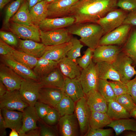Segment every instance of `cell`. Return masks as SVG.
Listing matches in <instances>:
<instances>
[{
	"label": "cell",
	"instance_id": "10",
	"mask_svg": "<svg viewBox=\"0 0 136 136\" xmlns=\"http://www.w3.org/2000/svg\"><path fill=\"white\" fill-rule=\"evenodd\" d=\"M8 28L18 38L23 40H30L38 42H40L41 40L39 26L12 22Z\"/></svg>",
	"mask_w": 136,
	"mask_h": 136
},
{
	"label": "cell",
	"instance_id": "31",
	"mask_svg": "<svg viewBox=\"0 0 136 136\" xmlns=\"http://www.w3.org/2000/svg\"><path fill=\"white\" fill-rule=\"evenodd\" d=\"M108 103V110L106 113L112 120L131 117L130 113L116 100H111Z\"/></svg>",
	"mask_w": 136,
	"mask_h": 136
},
{
	"label": "cell",
	"instance_id": "40",
	"mask_svg": "<svg viewBox=\"0 0 136 136\" xmlns=\"http://www.w3.org/2000/svg\"><path fill=\"white\" fill-rule=\"evenodd\" d=\"M116 100L130 113L136 108V104L132 97L128 93L117 96Z\"/></svg>",
	"mask_w": 136,
	"mask_h": 136
},
{
	"label": "cell",
	"instance_id": "53",
	"mask_svg": "<svg viewBox=\"0 0 136 136\" xmlns=\"http://www.w3.org/2000/svg\"><path fill=\"white\" fill-rule=\"evenodd\" d=\"M40 127L31 129L25 133L24 136H40Z\"/></svg>",
	"mask_w": 136,
	"mask_h": 136
},
{
	"label": "cell",
	"instance_id": "51",
	"mask_svg": "<svg viewBox=\"0 0 136 136\" xmlns=\"http://www.w3.org/2000/svg\"><path fill=\"white\" fill-rule=\"evenodd\" d=\"M123 24L136 26V9L128 13L122 24Z\"/></svg>",
	"mask_w": 136,
	"mask_h": 136
},
{
	"label": "cell",
	"instance_id": "5",
	"mask_svg": "<svg viewBox=\"0 0 136 136\" xmlns=\"http://www.w3.org/2000/svg\"><path fill=\"white\" fill-rule=\"evenodd\" d=\"M41 87L39 82L23 79L19 90L22 99L29 106H34L38 101Z\"/></svg>",
	"mask_w": 136,
	"mask_h": 136
},
{
	"label": "cell",
	"instance_id": "16",
	"mask_svg": "<svg viewBox=\"0 0 136 136\" xmlns=\"http://www.w3.org/2000/svg\"><path fill=\"white\" fill-rule=\"evenodd\" d=\"M64 95L61 89L51 87H42L40 90L38 101L56 108Z\"/></svg>",
	"mask_w": 136,
	"mask_h": 136
},
{
	"label": "cell",
	"instance_id": "20",
	"mask_svg": "<svg viewBox=\"0 0 136 136\" xmlns=\"http://www.w3.org/2000/svg\"><path fill=\"white\" fill-rule=\"evenodd\" d=\"M23 112L22 125L18 132L20 136H24L27 131L38 127L37 122L40 119L34 106H28L24 109Z\"/></svg>",
	"mask_w": 136,
	"mask_h": 136
},
{
	"label": "cell",
	"instance_id": "4",
	"mask_svg": "<svg viewBox=\"0 0 136 136\" xmlns=\"http://www.w3.org/2000/svg\"><path fill=\"white\" fill-rule=\"evenodd\" d=\"M132 60L123 52H121L112 63L120 77L121 81L126 83L135 75L136 70L132 64Z\"/></svg>",
	"mask_w": 136,
	"mask_h": 136
},
{
	"label": "cell",
	"instance_id": "48",
	"mask_svg": "<svg viewBox=\"0 0 136 136\" xmlns=\"http://www.w3.org/2000/svg\"><path fill=\"white\" fill-rule=\"evenodd\" d=\"M41 136H56L57 133L52 126H49L44 123L40 122Z\"/></svg>",
	"mask_w": 136,
	"mask_h": 136
},
{
	"label": "cell",
	"instance_id": "26",
	"mask_svg": "<svg viewBox=\"0 0 136 136\" xmlns=\"http://www.w3.org/2000/svg\"><path fill=\"white\" fill-rule=\"evenodd\" d=\"M58 67L65 77L70 78L78 79L82 69L75 62L66 56L59 61Z\"/></svg>",
	"mask_w": 136,
	"mask_h": 136
},
{
	"label": "cell",
	"instance_id": "23",
	"mask_svg": "<svg viewBox=\"0 0 136 136\" xmlns=\"http://www.w3.org/2000/svg\"><path fill=\"white\" fill-rule=\"evenodd\" d=\"M65 77L58 66L40 78L39 82L42 87H54L62 90L64 85Z\"/></svg>",
	"mask_w": 136,
	"mask_h": 136
},
{
	"label": "cell",
	"instance_id": "35",
	"mask_svg": "<svg viewBox=\"0 0 136 136\" xmlns=\"http://www.w3.org/2000/svg\"><path fill=\"white\" fill-rule=\"evenodd\" d=\"M122 51L136 64V29H133L131 32Z\"/></svg>",
	"mask_w": 136,
	"mask_h": 136
},
{
	"label": "cell",
	"instance_id": "32",
	"mask_svg": "<svg viewBox=\"0 0 136 136\" xmlns=\"http://www.w3.org/2000/svg\"><path fill=\"white\" fill-rule=\"evenodd\" d=\"M10 20L12 22L22 24L34 25L31 19L27 0H25L22 3Z\"/></svg>",
	"mask_w": 136,
	"mask_h": 136
},
{
	"label": "cell",
	"instance_id": "12",
	"mask_svg": "<svg viewBox=\"0 0 136 136\" xmlns=\"http://www.w3.org/2000/svg\"><path fill=\"white\" fill-rule=\"evenodd\" d=\"M121 50L116 45H98L93 50L92 61L95 63L103 61L112 63Z\"/></svg>",
	"mask_w": 136,
	"mask_h": 136
},
{
	"label": "cell",
	"instance_id": "11",
	"mask_svg": "<svg viewBox=\"0 0 136 136\" xmlns=\"http://www.w3.org/2000/svg\"><path fill=\"white\" fill-rule=\"evenodd\" d=\"M1 62L13 70L23 79L39 81L40 79L31 69L15 60L10 54L1 56Z\"/></svg>",
	"mask_w": 136,
	"mask_h": 136
},
{
	"label": "cell",
	"instance_id": "58",
	"mask_svg": "<svg viewBox=\"0 0 136 136\" xmlns=\"http://www.w3.org/2000/svg\"><path fill=\"white\" fill-rule=\"evenodd\" d=\"M131 117L136 119V108L130 113Z\"/></svg>",
	"mask_w": 136,
	"mask_h": 136
},
{
	"label": "cell",
	"instance_id": "38",
	"mask_svg": "<svg viewBox=\"0 0 136 136\" xmlns=\"http://www.w3.org/2000/svg\"><path fill=\"white\" fill-rule=\"evenodd\" d=\"M25 1L16 0L7 6L6 10L4 23V26L8 28L11 18L17 12Z\"/></svg>",
	"mask_w": 136,
	"mask_h": 136
},
{
	"label": "cell",
	"instance_id": "37",
	"mask_svg": "<svg viewBox=\"0 0 136 136\" xmlns=\"http://www.w3.org/2000/svg\"><path fill=\"white\" fill-rule=\"evenodd\" d=\"M97 90L108 102L116 100L117 96L107 80L99 79Z\"/></svg>",
	"mask_w": 136,
	"mask_h": 136
},
{
	"label": "cell",
	"instance_id": "21",
	"mask_svg": "<svg viewBox=\"0 0 136 136\" xmlns=\"http://www.w3.org/2000/svg\"><path fill=\"white\" fill-rule=\"evenodd\" d=\"M72 46L70 41L58 45L46 46L42 57L51 60L59 61L66 56L68 52Z\"/></svg>",
	"mask_w": 136,
	"mask_h": 136
},
{
	"label": "cell",
	"instance_id": "33",
	"mask_svg": "<svg viewBox=\"0 0 136 136\" xmlns=\"http://www.w3.org/2000/svg\"><path fill=\"white\" fill-rule=\"evenodd\" d=\"M106 113L91 111L89 121L90 127L101 128L110 124L112 121Z\"/></svg>",
	"mask_w": 136,
	"mask_h": 136
},
{
	"label": "cell",
	"instance_id": "6",
	"mask_svg": "<svg viewBox=\"0 0 136 136\" xmlns=\"http://www.w3.org/2000/svg\"><path fill=\"white\" fill-rule=\"evenodd\" d=\"M40 38L46 46L56 45L70 42L72 37L67 28L43 31L40 30Z\"/></svg>",
	"mask_w": 136,
	"mask_h": 136
},
{
	"label": "cell",
	"instance_id": "29",
	"mask_svg": "<svg viewBox=\"0 0 136 136\" xmlns=\"http://www.w3.org/2000/svg\"><path fill=\"white\" fill-rule=\"evenodd\" d=\"M59 61L51 60L41 57L38 58L33 71L40 79L58 67Z\"/></svg>",
	"mask_w": 136,
	"mask_h": 136
},
{
	"label": "cell",
	"instance_id": "27",
	"mask_svg": "<svg viewBox=\"0 0 136 136\" xmlns=\"http://www.w3.org/2000/svg\"><path fill=\"white\" fill-rule=\"evenodd\" d=\"M99 79L121 82L119 74L112 63L103 61L95 63Z\"/></svg>",
	"mask_w": 136,
	"mask_h": 136
},
{
	"label": "cell",
	"instance_id": "52",
	"mask_svg": "<svg viewBox=\"0 0 136 136\" xmlns=\"http://www.w3.org/2000/svg\"><path fill=\"white\" fill-rule=\"evenodd\" d=\"M7 128L4 120L2 116L1 110L0 109V136H6Z\"/></svg>",
	"mask_w": 136,
	"mask_h": 136
},
{
	"label": "cell",
	"instance_id": "54",
	"mask_svg": "<svg viewBox=\"0 0 136 136\" xmlns=\"http://www.w3.org/2000/svg\"><path fill=\"white\" fill-rule=\"evenodd\" d=\"M7 91L6 87L2 81L0 80V98L6 93Z\"/></svg>",
	"mask_w": 136,
	"mask_h": 136
},
{
	"label": "cell",
	"instance_id": "15",
	"mask_svg": "<svg viewBox=\"0 0 136 136\" xmlns=\"http://www.w3.org/2000/svg\"><path fill=\"white\" fill-rule=\"evenodd\" d=\"M58 123L61 136H78L80 134L79 123L74 113L61 117Z\"/></svg>",
	"mask_w": 136,
	"mask_h": 136
},
{
	"label": "cell",
	"instance_id": "3",
	"mask_svg": "<svg viewBox=\"0 0 136 136\" xmlns=\"http://www.w3.org/2000/svg\"><path fill=\"white\" fill-rule=\"evenodd\" d=\"M128 13L121 8H117L100 18L96 23L103 28L104 35L122 25Z\"/></svg>",
	"mask_w": 136,
	"mask_h": 136
},
{
	"label": "cell",
	"instance_id": "41",
	"mask_svg": "<svg viewBox=\"0 0 136 136\" xmlns=\"http://www.w3.org/2000/svg\"><path fill=\"white\" fill-rule=\"evenodd\" d=\"M93 50L88 48L83 56L77 58L76 62L82 69L87 67L92 61Z\"/></svg>",
	"mask_w": 136,
	"mask_h": 136
},
{
	"label": "cell",
	"instance_id": "24",
	"mask_svg": "<svg viewBox=\"0 0 136 136\" xmlns=\"http://www.w3.org/2000/svg\"><path fill=\"white\" fill-rule=\"evenodd\" d=\"M18 47L26 53L36 58L41 57L45 51L46 46L44 44L30 40L19 39Z\"/></svg>",
	"mask_w": 136,
	"mask_h": 136
},
{
	"label": "cell",
	"instance_id": "47",
	"mask_svg": "<svg viewBox=\"0 0 136 136\" xmlns=\"http://www.w3.org/2000/svg\"><path fill=\"white\" fill-rule=\"evenodd\" d=\"M34 106L39 117L41 120L47 115L51 107L46 104L38 101Z\"/></svg>",
	"mask_w": 136,
	"mask_h": 136
},
{
	"label": "cell",
	"instance_id": "19",
	"mask_svg": "<svg viewBox=\"0 0 136 136\" xmlns=\"http://www.w3.org/2000/svg\"><path fill=\"white\" fill-rule=\"evenodd\" d=\"M62 90L64 95L69 97L75 103L85 96L80 83L77 78L65 77Z\"/></svg>",
	"mask_w": 136,
	"mask_h": 136
},
{
	"label": "cell",
	"instance_id": "50",
	"mask_svg": "<svg viewBox=\"0 0 136 136\" xmlns=\"http://www.w3.org/2000/svg\"><path fill=\"white\" fill-rule=\"evenodd\" d=\"M14 49L13 47L8 44L0 39L1 56L10 54L12 51Z\"/></svg>",
	"mask_w": 136,
	"mask_h": 136
},
{
	"label": "cell",
	"instance_id": "59",
	"mask_svg": "<svg viewBox=\"0 0 136 136\" xmlns=\"http://www.w3.org/2000/svg\"><path fill=\"white\" fill-rule=\"evenodd\" d=\"M125 135L127 136H136V131H132L126 134Z\"/></svg>",
	"mask_w": 136,
	"mask_h": 136
},
{
	"label": "cell",
	"instance_id": "1",
	"mask_svg": "<svg viewBox=\"0 0 136 136\" xmlns=\"http://www.w3.org/2000/svg\"><path fill=\"white\" fill-rule=\"evenodd\" d=\"M118 0H79L71 7L68 16L75 18V23H96L100 18L117 8Z\"/></svg>",
	"mask_w": 136,
	"mask_h": 136
},
{
	"label": "cell",
	"instance_id": "14",
	"mask_svg": "<svg viewBox=\"0 0 136 136\" xmlns=\"http://www.w3.org/2000/svg\"><path fill=\"white\" fill-rule=\"evenodd\" d=\"M23 79L10 68L1 63L0 64V80L9 91L19 90Z\"/></svg>",
	"mask_w": 136,
	"mask_h": 136
},
{
	"label": "cell",
	"instance_id": "57",
	"mask_svg": "<svg viewBox=\"0 0 136 136\" xmlns=\"http://www.w3.org/2000/svg\"><path fill=\"white\" fill-rule=\"evenodd\" d=\"M9 134V136H19V134L17 131L14 129H11Z\"/></svg>",
	"mask_w": 136,
	"mask_h": 136
},
{
	"label": "cell",
	"instance_id": "13",
	"mask_svg": "<svg viewBox=\"0 0 136 136\" xmlns=\"http://www.w3.org/2000/svg\"><path fill=\"white\" fill-rule=\"evenodd\" d=\"M29 106L22 99L19 90L7 91L0 98V108L23 112Z\"/></svg>",
	"mask_w": 136,
	"mask_h": 136
},
{
	"label": "cell",
	"instance_id": "60",
	"mask_svg": "<svg viewBox=\"0 0 136 136\" xmlns=\"http://www.w3.org/2000/svg\"><path fill=\"white\" fill-rule=\"evenodd\" d=\"M48 4H49L51 3L57 1L59 0H44Z\"/></svg>",
	"mask_w": 136,
	"mask_h": 136
},
{
	"label": "cell",
	"instance_id": "18",
	"mask_svg": "<svg viewBox=\"0 0 136 136\" xmlns=\"http://www.w3.org/2000/svg\"><path fill=\"white\" fill-rule=\"evenodd\" d=\"M75 19L72 16L54 18H46L39 25L43 31L50 30L67 27L75 23Z\"/></svg>",
	"mask_w": 136,
	"mask_h": 136
},
{
	"label": "cell",
	"instance_id": "55",
	"mask_svg": "<svg viewBox=\"0 0 136 136\" xmlns=\"http://www.w3.org/2000/svg\"><path fill=\"white\" fill-rule=\"evenodd\" d=\"M44 0H27L29 10L38 3Z\"/></svg>",
	"mask_w": 136,
	"mask_h": 136
},
{
	"label": "cell",
	"instance_id": "25",
	"mask_svg": "<svg viewBox=\"0 0 136 136\" xmlns=\"http://www.w3.org/2000/svg\"><path fill=\"white\" fill-rule=\"evenodd\" d=\"M7 128L14 129L18 132L22 124V112L4 108H0Z\"/></svg>",
	"mask_w": 136,
	"mask_h": 136
},
{
	"label": "cell",
	"instance_id": "2",
	"mask_svg": "<svg viewBox=\"0 0 136 136\" xmlns=\"http://www.w3.org/2000/svg\"><path fill=\"white\" fill-rule=\"evenodd\" d=\"M67 28L70 33L80 37V41L93 50L98 46L104 35L103 28L96 23H75Z\"/></svg>",
	"mask_w": 136,
	"mask_h": 136
},
{
	"label": "cell",
	"instance_id": "56",
	"mask_svg": "<svg viewBox=\"0 0 136 136\" xmlns=\"http://www.w3.org/2000/svg\"><path fill=\"white\" fill-rule=\"evenodd\" d=\"M13 0H0V9L1 10L7 4Z\"/></svg>",
	"mask_w": 136,
	"mask_h": 136
},
{
	"label": "cell",
	"instance_id": "45",
	"mask_svg": "<svg viewBox=\"0 0 136 136\" xmlns=\"http://www.w3.org/2000/svg\"><path fill=\"white\" fill-rule=\"evenodd\" d=\"M117 5L118 7L129 12L136 9V0H118Z\"/></svg>",
	"mask_w": 136,
	"mask_h": 136
},
{
	"label": "cell",
	"instance_id": "44",
	"mask_svg": "<svg viewBox=\"0 0 136 136\" xmlns=\"http://www.w3.org/2000/svg\"><path fill=\"white\" fill-rule=\"evenodd\" d=\"M113 91L116 96L122 94L128 93L125 83L117 81L109 82Z\"/></svg>",
	"mask_w": 136,
	"mask_h": 136
},
{
	"label": "cell",
	"instance_id": "22",
	"mask_svg": "<svg viewBox=\"0 0 136 136\" xmlns=\"http://www.w3.org/2000/svg\"><path fill=\"white\" fill-rule=\"evenodd\" d=\"M85 97L91 111L107 112L108 102L97 90H92L85 94Z\"/></svg>",
	"mask_w": 136,
	"mask_h": 136
},
{
	"label": "cell",
	"instance_id": "8",
	"mask_svg": "<svg viewBox=\"0 0 136 136\" xmlns=\"http://www.w3.org/2000/svg\"><path fill=\"white\" fill-rule=\"evenodd\" d=\"M131 25L123 24L104 35L100 39L98 45H120L126 41Z\"/></svg>",
	"mask_w": 136,
	"mask_h": 136
},
{
	"label": "cell",
	"instance_id": "43",
	"mask_svg": "<svg viewBox=\"0 0 136 136\" xmlns=\"http://www.w3.org/2000/svg\"><path fill=\"white\" fill-rule=\"evenodd\" d=\"M0 37L4 42L13 47L18 46L19 39L11 31L1 30L0 31Z\"/></svg>",
	"mask_w": 136,
	"mask_h": 136
},
{
	"label": "cell",
	"instance_id": "30",
	"mask_svg": "<svg viewBox=\"0 0 136 136\" xmlns=\"http://www.w3.org/2000/svg\"><path fill=\"white\" fill-rule=\"evenodd\" d=\"M107 126L112 128L117 136L125 130L136 131V121L129 118L113 120Z\"/></svg>",
	"mask_w": 136,
	"mask_h": 136
},
{
	"label": "cell",
	"instance_id": "34",
	"mask_svg": "<svg viewBox=\"0 0 136 136\" xmlns=\"http://www.w3.org/2000/svg\"><path fill=\"white\" fill-rule=\"evenodd\" d=\"M10 54L15 60L31 69L36 65L38 59L15 49L12 51Z\"/></svg>",
	"mask_w": 136,
	"mask_h": 136
},
{
	"label": "cell",
	"instance_id": "39",
	"mask_svg": "<svg viewBox=\"0 0 136 136\" xmlns=\"http://www.w3.org/2000/svg\"><path fill=\"white\" fill-rule=\"evenodd\" d=\"M70 41L72 43V46L68 52L66 57L76 62V59L81 56V51L83 45L80 40L76 37H72Z\"/></svg>",
	"mask_w": 136,
	"mask_h": 136
},
{
	"label": "cell",
	"instance_id": "42",
	"mask_svg": "<svg viewBox=\"0 0 136 136\" xmlns=\"http://www.w3.org/2000/svg\"><path fill=\"white\" fill-rule=\"evenodd\" d=\"M60 117L57 109L51 107L47 115L42 120L46 124L52 126L58 123Z\"/></svg>",
	"mask_w": 136,
	"mask_h": 136
},
{
	"label": "cell",
	"instance_id": "36",
	"mask_svg": "<svg viewBox=\"0 0 136 136\" xmlns=\"http://www.w3.org/2000/svg\"><path fill=\"white\" fill-rule=\"evenodd\" d=\"M75 103L71 98L64 95L56 108L61 117L74 114L76 106Z\"/></svg>",
	"mask_w": 136,
	"mask_h": 136
},
{
	"label": "cell",
	"instance_id": "28",
	"mask_svg": "<svg viewBox=\"0 0 136 136\" xmlns=\"http://www.w3.org/2000/svg\"><path fill=\"white\" fill-rule=\"evenodd\" d=\"M48 5L45 1L43 0L29 10L31 19L34 25L39 26L40 23L47 18Z\"/></svg>",
	"mask_w": 136,
	"mask_h": 136
},
{
	"label": "cell",
	"instance_id": "7",
	"mask_svg": "<svg viewBox=\"0 0 136 136\" xmlns=\"http://www.w3.org/2000/svg\"><path fill=\"white\" fill-rule=\"evenodd\" d=\"M78 79L85 94L92 90H97L99 79L95 63L92 61L87 67L82 69Z\"/></svg>",
	"mask_w": 136,
	"mask_h": 136
},
{
	"label": "cell",
	"instance_id": "17",
	"mask_svg": "<svg viewBox=\"0 0 136 136\" xmlns=\"http://www.w3.org/2000/svg\"><path fill=\"white\" fill-rule=\"evenodd\" d=\"M79 0H59L48 4L47 18L68 16L71 7Z\"/></svg>",
	"mask_w": 136,
	"mask_h": 136
},
{
	"label": "cell",
	"instance_id": "49",
	"mask_svg": "<svg viewBox=\"0 0 136 136\" xmlns=\"http://www.w3.org/2000/svg\"><path fill=\"white\" fill-rule=\"evenodd\" d=\"M129 94L136 104V75L135 77L125 83Z\"/></svg>",
	"mask_w": 136,
	"mask_h": 136
},
{
	"label": "cell",
	"instance_id": "46",
	"mask_svg": "<svg viewBox=\"0 0 136 136\" xmlns=\"http://www.w3.org/2000/svg\"><path fill=\"white\" fill-rule=\"evenodd\" d=\"M112 129H94L90 127L84 136H109L113 132Z\"/></svg>",
	"mask_w": 136,
	"mask_h": 136
},
{
	"label": "cell",
	"instance_id": "9",
	"mask_svg": "<svg viewBox=\"0 0 136 136\" xmlns=\"http://www.w3.org/2000/svg\"><path fill=\"white\" fill-rule=\"evenodd\" d=\"M91 112L85 96L76 102L74 113L79 123L81 136H84L90 127L89 121Z\"/></svg>",
	"mask_w": 136,
	"mask_h": 136
}]
</instances>
